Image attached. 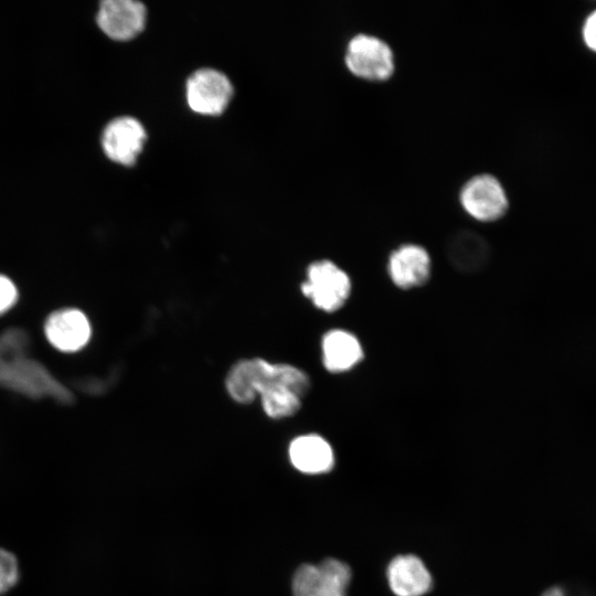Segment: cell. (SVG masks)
Wrapping results in <instances>:
<instances>
[{"instance_id": "obj_1", "label": "cell", "mask_w": 596, "mask_h": 596, "mask_svg": "<svg viewBox=\"0 0 596 596\" xmlns=\"http://www.w3.org/2000/svg\"><path fill=\"white\" fill-rule=\"evenodd\" d=\"M29 333L11 327L0 333V386L38 400L49 396L60 404H71L73 393L38 360L29 355Z\"/></svg>"}, {"instance_id": "obj_2", "label": "cell", "mask_w": 596, "mask_h": 596, "mask_svg": "<svg viewBox=\"0 0 596 596\" xmlns=\"http://www.w3.org/2000/svg\"><path fill=\"white\" fill-rule=\"evenodd\" d=\"M311 387L309 375L289 363H273L259 391L262 407L270 418L290 417L301 408Z\"/></svg>"}, {"instance_id": "obj_3", "label": "cell", "mask_w": 596, "mask_h": 596, "mask_svg": "<svg viewBox=\"0 0 596 596\" xmlns=\"http://www.w3.org/2000/svg\"><path fill=\"white\" fill-rule=\"evenodd\" d=\"M352 290L349 275L336 263L320 259L307 268L306 280L301 284V292L316 308L326 312L341 309L348 301Z\"/></svg>"}, {"instance_id": "obj_4", "label": "cell", "mask_w": 596, "mask_h": 596, "mask_svg": "<svg viewBox=\"0 0 596 596\" xmlns=\"http://www.w3.org/2000/svg\"><path fill=\"white\" fill-rule=\"evenodd\" d=\"M344 62L353 75L366 81L389 79L395 70L394 54L389 43L366 33L355 34L349 40Z\"/></svg>"}, {"instance_id": "obj_5", "label": "cell", "mask_w": 596, "mask_h": 596, "mask_svg": "<svg viewBox=\"0 0 596 596\" xmlns=\"http://www.w3.org/2000/svg\"><path fill=\"white\" fill-rule=\"evenodd\" d=\"M459 202L467 214L480 222H493L508 211L509 200L497 177L480 173L467 180L459 191Z\"/></svg>"}, {"instance_id": "obj_6", "label": "cell", "mask_w": 596, "mask_h": 596, "mask_svg": "<svg viewBox=\"0 0 596 596\" xmlns=\"http://www.w3.org/2000/svg\"><path fill=\"white\" fill-rule=\"evenodd\" d=\"M350 579V567L339 560L304 564L294 575V596H345Z\"/></svg>"}, {"instance_id": "obj_7", "label": "cell", "mask_w": 596, "mask_h": 596, "mask_svg": "<svg viewBox=\"0 0 596 596\" xmlns=\"http://www.w3.org/2000/svg\"><path fill=\"white\" fill-rule=\"evenodd\" d=\"M189 107L202 115H219L227 107L233 86L222 72L213 68L195 71L187 81Z\"/></svg>"}, {"instance_id": "obj_8", "label": "cell", "mask_w": 596, "mask_h": 596, "mask_svg": "<svg viewBox=\"0 0 596 596\" xmlns=\"http://www.w3.org/2000/svg\"><path fill=\"white\" fill-rule=\"evenodd\" d=\"M146 139V130L139 120L121 116L106 125L102 135V147L111 161L131 166L140 155Z\"/></svg>"}, {"instance_id": "obj_9", "label": "cell", "mask_w": 596, "mask_h": 596, "mask_svg": "<svg viewBox=\"0 0 596 596\" xmlns=\"http://www.w3.org/2000/svg\"><path fill=\"white\" fill-rule=\"evenodd\" d=\"M44 333L56 350L72 353L83 349L92 336L86 315L76 308H63L51 312L44 322Z\"/></svg>"}, {"instance_id": "obj_10", "label": "cell", "mask_w": 596, "mask_h": 596, "mask_svg": "<svg viewBox=\"0 0 596 596\" xmlns=\"http://www.w3.org/2000/svg\"><path fill=\"white\" fill-rule=\"evenodd\" d=\"M146 7L136 0H105L96 18L99 29L116 41H127L138 35L146 25Z\"/></svg>"}, {"instance_id": "obj_11", "label": "cell", "mask_w": 596, "mask_h": 596, "mask_svg": "<svg viewBox=\"0 0 596 596\" xmlns=\"http://www.w3.org/2000/svg\"><path fill=\"white\" fill-rule=\"evenodd\" d=\"M387 273L391 281L400 289L422 287L432 275L430 255L421 245L403 244L390 254Z\"/></svg>"}, {"instance_id": "obj_12", "label": "cell", "mask_w": 596, "mask_h": 596, "mask_svg": "<svg viewBox=\"0 0 596 596\" xmlns=\"http://www.w3.org/2000/svg\"><path fill=\"white\" fill-rule=\"evenodd\" d=\"M387 581L396 596H423L433 584L432 575L416 555L394 557L387 566Z\"/></svg>"}, {"instance_id": "obj_13", "label": "cell", "mask_w": 596, "mask_h": 596, "mask_svg": "<svg viewBox=\"0 0 596 596\" xmlns=\"http://www.w3.org/2000/svg\"><path fill=\"white\" fill-rule=\"evenodd\" d=\"M322 363L329 372L342 373L356 366L364 356L360 340L350 331L333 329L321 341Z\"/></svg>"}, {"instance_id": "obj_14", "label": "cell", "mask_w": 596, "mask_h": 596, "mask_svg": "<svg viewBox=\"0 0 596 596\" xmlns=\"http://www.w3.org/2000/svg\"><path fill=\"white\" fill-rule=\"evenodd\" d=\"M289 458L296 469L310 475L327 472L334 465L332 447L317 434L295 438L289 445Z\"/></svg>"}, {"instance_id": "obj_15", "label": "cell", "mask_w": 596, "mask_h": 596, "mask_svg": "<svg viewBox=\"0 0 596 596\" xmlns=\"http://www.w3.org/2000/svg\"><path fill=\"white\" fill-rule=\"evenodd\" d=\"M447 256L454 267L462 273H475L482 269L490 257L488 242L480 234L462 230L456 232L448 241Z\"/></svg>"}, {"instance_id": "obj_16", "label": "cell", "mask_w": 596, "mask_h": 596, "mask_svg": "<svg viewBox=\"0 0 596 596\" xmlns=\"http://www.w3.org/2000/svg\"><path fill=\"white\" fill-rule=\"evenodd\" d=\"M268 363L260 358L237 361L225 379L230 396L241 404L253 402L259 393Z\"/></svg>"}, {"instance_id": "obj_17", "label": "cell", "mask_w": 596, "mask_h": 596, "mask_svg": "<svg viewBox=\"0 0 596 596\" xmlns=\"http://www.w3.org/2000/svg\"><path fill=\"white\" fill-rule=\"evenodd\" d=\"M19 579L18 560L11 552L0 547V594L9 592Z\"/></svg>"}, {"instance_id": "obj_18", "label": "cell", "mask_w": 596, "mask_h": 596, "mask_svg": "<svg viewBox=\"0 0 596 596\" xmlns=\"http://www.w3.org/2000/svg\"><path fill=\"white\" fill-rule=\"evenodd\" d=\"M18 297L15 284L8 276L0 274V316L17 304Z\"/></svg>"}, {"instance_id": "obj_19", "label": "cell", "mask_w": 596, "mask_h": 596, "mask_svg": "<svg viewBox=\"0 0 596 596\" xmlns=\"http://www.w3.org/2000/svg\"><path fill=\"white\" fill-rule=\"evenodd\" d=\"M582 38L584 44L596 53V9L593 10L584 20L582 26Z\"/></svg>"}, {"instance_id": "obj_20", "label": "cell", "mask_w": 596, "mask_h": 596, "mask_svg": "<svg viewBox=\"0 0 596 596\" xmlns=\"http://www.w3.org/2000/svg\"><path fill=\"white\" fill-rule=\"evenodd\" d=\"M542 596H565L561 587L554 586L549 588Z\"/></svg>"}]
</instances>
